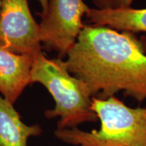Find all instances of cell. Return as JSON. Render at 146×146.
I'll use <instances>...</instances> for the list:
<instances>
[{"label":"cell","mask_w":146,"mask_h":146,"mask_svg":"<svg viewBox=\"0 0 146 146\" xmlns=\"http://www.w3.org/2000/svg\"><path fill=\"white\" fill-rule=\"evenodd\" d=\"M129 32L85 25L65 60L71 74L85 82L93 96L106 100L123 91L142 103L146 100V54Z\"/></svg>","instance_id":"cell-1"},{"label":"cell","mask_w":146,"mask_h":146,"mask_svg":"<svg viewBox=\"0 0 146 146\" xmlns=\"http://www.w3.org/2000/svg\"><path fill=\"white\" fill-rule=\"evenodd\" d=\"M31 84L44 86L55 102L53 109L45 111L48 119L59 117L57 129H72L98 118L91 108V89L83 81L72 75L62 59H50L40 52L35 58L31 72Z\"/></svg>","instance_id":"cell-2"},{"label":"cell","mask_w":146,"mask_h":146,"mask_svg":"<svg viewBox=\"0 0 146 146\" xmlns=\"http://www.w3.org/2000/svg\"><path fill=\"white\" fill-rule=\"evenodd\" d=\"M91 108L100 120L99 130L56 129L55 136L72 146H146V107L132 108L112 96L93 97Z\"/></svg>","instance_id":"cell-3"},{"label":"cell","mask_w":146,"mask_h":146,"mask_svg":"<svg viewBox=\"0 0 146 146\" xmlns=\"http://www.w3.org/2000/svg\"><path fill=\"white\" fill-rule=\"evenodd\" d=\"M89 7L83 0H49L45 12H38L41 45L66 58L85 27L82 18Z\"/></svg>","instance_id":"cell-4"},{"label":"cell","mask_w":146,"mask_h":146,"mask_svg":"<svg viewBox=\"0 0 146 146\" xmlns=\"http://www.w3.org/2000/svg\"><path fill=\"white\" fill-rule=\"evenodd\" d=\"M0 46L35 58L41 52L39 25L31 12L28 0H1Z\"/></svg>","instance_id":"cell-5"},{"label":"cell","mask_w":146,"mask_h":146,"mask_svg":"<svg viewBox=\"0 0 146 146\" xmlns=\"http://www.w3.org/2000/svg\"><path fill=\"white\" fill-rule=\"evenodd\" d=\"M34 57L0 46V94L14 104L29 85Z\"/></svg>","instance_id":"cell-6"},{"label":"cell","mask_w":146,"mask_h":146,"mask_svg":"<svg viewBox=\"0 0 146 146\" xmlns=\"http://www.w3.org/2000/svg\"><path fill=\"white\" fill-rule=\"evenodd\" d=\"M85 16L93 26L129 33H146V8H89Z\"/></svg>","instance_id":"cell-7"},{"label":"cell","mask_w":146,"mask_h":146,"mask_svg":"<svg viewBox=\"0 0 146 146\" xmlns=\"http://www.w3.org/2000/svg\"><path fill=\"white\" fill-rule=\"evenodd\" d=\"M41 126L26 125L14 104L0 94V146H27L32 137L41 135Z\"/></svg>","instance_id":"cell-8"},{"label":"cell","mask_w":146,"mask_h":146,"mask_svg":"<svg viewBox=\"0 0 146 146\" xmlns=\"http://www.w3.org/2000/svg\"><path fill=\"white\" fill-rule=\"evenodd\" d=\"M133 0H112L113 8H130Z\"/></svg>","instance_id":"cell-9"},{"label":"cell","mask_w":146,"mask_h":146,"mask_svg":"<svg viewBox=\"0 0 146 146\" xmlns=\"http://www.w3.org/2000/svg\"><path fill=\"white\" fill-rule=\"evenodd\" d=\"M94 2L98 9L109 8L112 7V0H94Z\"/></svg>","instance_id":"cell-10"},{"label":"cell","mask_w":146,"mask_h":146,"mask_svg":"<svg viewBox=\"0 0 146 146\" xmlns=\"http://www.w3.org/2000/svg\"><path fill=\"white\" fill-rule=\"evenodd\" d=\"M48 1L49 0H38L42 8L41 12H45L46 11L47 5H48Z\"/></svg>","instance_id":"cell-11"},{"label":"cell","mask_w":146,"mask_h":146,"mask_svg":"<svg viewBox=\"0 0 146 146\" xmlns=\"http://www.w3.org/2000/svg\"><path fill=\"white\" fill-rule=\"evenodd\" d=\"M1 1L0 0V9H1Z\"/></svg>","instance_id":"cell-12"}]
</instances>
